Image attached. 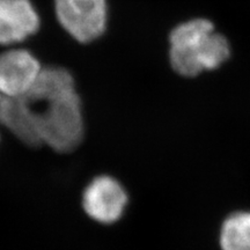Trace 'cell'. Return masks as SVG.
Here are the masks:
<instances>
[{"label":"cell","mask_w":250,"mask_h":250,"mask_svg":"<svg viewBox=\"0 0 250 250\" xmlns=\"http://www.w3.org/2000/svg\"><path fill=\"white\" fill-rule=\"evenodd\" d=\"M35 105L39 111L42 144L59 153L74 151L85 134L83 102L77 90Z\"/></svg>","instance_id":"7a4b0ae2"},{"label":"cell","mask_w":250,"mask_h":250,"mask_svg":"<svg viewBox=\"0 0 250 250\" xmlns=\"http://www.w3.org/2000/svg\"><path fill=\"white\" fill-rule=\"evenodd\" d=\"M40 27V14L31 0H0V45L20 44Z\"/></svg>","instance_id":"8992f818"},{"label":"cell","mask_w":250,"mask_h":250,"mask_svg":"<svg viewBox=\"0 0 250 250\" xmlns=\"http://www.w3.org/2000/svg\"><path fill=\"white\" fill-rule=\"evenodd\" d=\"M59 26L80 44H89L108 28V0H54Z\"/></svg>","instance_id":"3957f363"},{"label":"cell","mask_w":250,"mask_h":250,"mask_svg":"<svg viewBox=\"0 0 250 250\" xmlns=\"http://www.w3.org/2000/svg\"><path fill=\"white\" fill-rule=\"evenodd\" d=\"M1 99H2V95H1V93H0V101H1Z\"/></svg>","instance_id":"30bf717a"},{"label":"cell","mask_w":250,"mask_h":250,"mask_svg":"<svg viewBox=\"0 0 250 250\" xmlns=\"http://www.w3.org/2000/svg\"><path fill=\"white\" fill-rule=\"evenodd\" d=\"M0 124L30 147L43 145L40 134L39 111L26 96L8 98L0 101Z\"/></svg>","instance_id":"52a82bcc"},{"label":"cell","mask_w":250,"mask_h":250,"mask_svg":"<svg viewBox=\"0 0 250 250\" xmlns=\"http://www.w3.org/2000/svg\"><path fill=\"white\" fill-rule=\"evenodd\" d=\"M229 57V42L208 19H191L170 31L169 62L180 76L192 78L217 70Z\"/></svg>","instance_id":"6da1fadb"},{"label":"cell","mask_w":250,"mask_h":250,"mask_svg":"<svg viewBox=\"0 0 250 250\" xmlns=\"http://www.w3.org/2000/svg\"><path fill=\"white\" fill-rule=\"evenodd\" d=\"M42 64L24 48H11L0 52V93L2 96H24L35 83Z\"/></svg>","instance_id":"5b68a950"},{"label":"cell","mask_w":250,"mask_h":250,"mask_svg":"<svg viewBox=\"0 0 250 250\" xmlns=\"http://www.w3.org/2000/svg\"><path fill=\"white\" fill-rule=\"evenodd\" d=\"M76 90V80L72 72L64 66L51 65L42 67L35 83L24 96L34 104H42Z\"/></svg>","instance_id":"ba28073f"},{"label":"cell","mask_w":250,"mask_h":250,"mask_svg":"<svg viewBox=\"0 0 250 250\" xmlns=\"http://www.w3.org/2000/svg\"><path fill=\"white\" fill-rule=\"evenodd\" d=\"M127 193L116 179L107 175L95 177L83 191V210L100 224L116 223L127 205Z\"/></svg>","instance_id":"277c9868"},{"label":"cell","mask_w":250,"mask_h":250,"mask_svg":"<svg viewBox=\"0 0 250 250\" xmlns=\"http://www.w3.org/2000/svg\"><path fill=\"white\" fill-rule=\"evenodd\" d=\"M221 250H250V211H237L225 219L219 233Z\"/></svg>","instance_id":"9c48e42d"}]
</instances>
